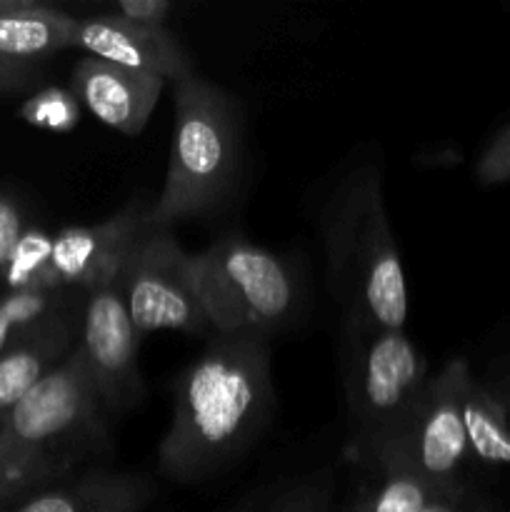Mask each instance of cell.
<instances>
[{"label":"cell","instance_id":"7402d4cb","mask_svg":"<svg viewBox=\"0 0 510 512\" xmlns=\"http://www.w3.org/2000/svg\"><path fill=\"white\" fill-rule=\"evenodd\" d=\"M173 13L175 5L170 0H120L110 5V15H118L130 23L160 25V28H168Z\"/></svg>","mask_w":510,"mask_h":512},{"label":"cell","instance_id":"5bb4252c","mask_svg":"<svg viewBox=\"0 0 510 512\" xmlns=\"http://www.w3.org/2000/svg\"><path fill=\"white\" fill-rule=\"evenodd\" d=\"M83 305L55 315L30 338L0 355V415L23 400L45 375L65 363L78 348Z\"/></svg>","mask_w":510,"mask_h":512},{"label":"cell","instance_id":"cb8c5ba5","mask_svg":"<svg viewBox=\"0 0 510 512\" xmlns=\"http://www.w3.org/2000/svg\"><path fill=\"white\" fill-rule=\"evenodd\" d=\"M418 512H488L470 490H433Z\"/></svg>","mask_w":510,"mask_h":512},{"label":"cell","instance_id":"3957f363","mask_svg":"<svg viewBox=\"0 0 510 512\" xmlns=\"http://www.w3.org/2000/svg\"><path fill=\"white\" fill-rule=\"evenodd\" d=\"M108 408L78 348L0 420V510L68 478L108 443Z\"/></svg>","mask_w":510,"mask_h":512},{"label":"cell","instance_id":"484cf974","mask_svg":"<svg viewBox=\"0 0 510 512\" xmlns=\"http://www.w3.org/2000/svg\"><path fill=\"white\" fill-rule=\"evenodd\" d=\"M33 3V0H0V15L3 13H10V10L15 8H23V5Z\"/></svg>","mask_w":510,"mask_h":512},{"label":"cell","instance_id":"ac0fdd59","mask_svg":"<svg viewBox=\"0 0 510 512\" xmlns=\"http://www.w3.org/2000/svg\"><path fill=\"white\" fill-rule=\"evenodd\" d=\"M8 293H55L65 290L53 265V235L40 228H25L8 265L0 273Z\"/></svg>","mask_w":510,"mask_h":512},{"label":"cell","instance_id":"7a4b0ae2","mask_svg":"<svg viewBox=\"0 0 510 512\" xmlns=\"http://www.w3.org/2000/svg\"><path fill=\"white\" fill-rule=\"evenodd\" d=\"M320 238L328 288L343 323L405 330L408 285L378 163L358 165L338 180L320 208Z\"/></svg>","mask_w":510,"mask_h":512},{"label":"cell","instance_id":"52a82bcc","mask_svg":"<svg viewBox=\"0 0 510 512\" xmlns=\"http://www.w3.org/2000/svg\"><path fill=\"white\" fill-rule=\"evenodd\" d=\"M468 373V360H448L443 370L428 380L393 440L368 460L370 470H405L435 488L470 490L463 473L473 458L460 408V393Z\"/></svg>","mask_w":510,"mask_h":512},{"label":"cell","instance_id":"9a60e30c","mask_svg":"<svg viewBox=\"0 0 510 512\" xmlns=\"http://www.w3.org/2000/svg\"><path fill=\"white\" fill-rule=\"evenodd\" d=\"M78 18L40 3H28L0 15V58L38 63L73 48Z\"/></svg>","mask_w":510,"mask_h":512},{"label":"cell","instance_id":"2e32d148","mask_svg":"<svg viewBox=\"0 0 510 512\" xmlns=\"http://www.w3.org/2000/svg\"><path fill=\"white\" fill-rule=\"evenodd\" d=\"M460 408L470 458L488 468H510V413L500 393H493L468 373L460 393Z\"/></svg>","mask_w":510,"mask_h":512},{"label":"cell","instance_id":"8fae6325","mask_svg":"<svg viewBox=\"0 0 510 512\" xmlns=\"http://www.w3.org/2000/svg\"><path fill=\"white\" fill-rule=\"evenodd\" d=\"M73 48L123 68L160 75L168 83L195 73L193 58L168 28L130 23L110 13L78 18Z\"/></svg>","mask_w":510,"mask_h":512},{"label":"cell","instance_id":"f1b7e54d","mask_svg":"<svg viewBox=\"0 0 510 512\" xmlns=\"http://www.w3.org/2000/svg\"><path fill=\"white\" fill-rule=\"evenodd\" d=\"M0 420H3V415H0Z\"/></svg>","mask_w":510,"mask_h":512},{"label":"cell","instance_id":"4fadbf2b","mask_svg":"<svg viewBox=\"0 0 510 512\" xmlns=\"http://www.w3.org/2000/svg\"><path fill=\"white\" fill-rule=\"evenodd\" d=\"M155 485L143 473L88 470L38 490L8 512H145Z\"/></svg>","mask_w":510,"mask_h":512},{"label":"cell","instance_id":"d4e9b609","mask_svg":"<svg viewBox=\"0 0 510 512\" xmlns=\"http://www.w3.org/2000/svg\"><path fill=\"white\" fill-rule=\"evenodd\" d=\"M38 78L40 70L35 63L0 58V93H20V90L35 85Z\"/></svg>","mask_w":510,"mask_h":512},{"label":"cell","instance_id":"6da1fadb","mask_svg":"<svg viewBox=\"0 0 510 512\" xmlns=\"http://www.w3.org/2000/svg\"><path fill=\"white\" fill-rule=\"evenodd\" d=\"M273 373L265 335H213L183 370L173 418L158 445L165 478L195 485L245 453L273 410Z\"/></svg>","mask_w":510,"mask_h":512},{"label":"cell","instance_id":"44dd1931","mask_svg":"<svg viewBox=\"0 0 510 512\" xmlns=\"http://www.w3.org/2000/svg\"><path fill=\"white\" fill-rule=\"evenodd\" d=\"M475 175L485 185L510 183V125H505L490 140V145L483 150L478 165H475Z\"/></svg>","mask_w":510,"mask_h":512},{"label":"cell","instance_id":"ffe728a7","mask_svg":"<svg viewBox=\"0 0 510 512\" xmlns=\"http://www.w3.org/2000/svg\"><path fill=\"white\" fill-rule=\"evenodd\" d=\"M20 115L38 128L73 130L80 120V103L70 90L45 88L25 100Z\"/></svg>","mask_w":510,"mask_h":512},{"label":"cell","instance_id":"9c48e42d","mask_svg":"<svg viewBox=\"0 0 510 512\" xmlns=\"http://www.w3.org/2000/svg\"><path fill=\"white\" fill-rule=\"evenodd\" d=\"M138 348L140 333L118 283L90 293L80 320L78 353L108 413L133 408L143 398Z\"/></svg>","mask_w":510,"mask_h":512},{"label":"cell","instance_id":"5b68a950","mask_svg":"<svg viewBox=\"0 0 510 512\" xmlns=\"http://www.w3.org/2000/svg\"><path fill=\"white\" fill-rule=\"evenodd\" d=\"M200 308L213 335H265L290 323L300 285L288 260L240 233L220 235L193 255Z\"/></svg>","mask_w":510,"mask_h":512},{"label":"cell","instance_id":"7c38bea8","mask_svg":"<svg viewBox=\"0 0 510 512\" xmlns=\"http://www.w3.org/2000/svg\"><path fill=\"white\" fill-rule=\"evenodd\" d=\"M168 80L85 55L70 73V93L108 128L140 135Z\"/></svg>","mask_w":510,"mask_h":512},{"label":"cell","instance_id":"d6986e66","mask_svg":"<svg viewBox=\"0 0 510 512\" xmlns=\"http://www.w3.org/2000/svg\"><path fill=\"white\" fill-rule=\"evenodd\" d=\"M333 503V478L328 470L305 475L275 490L270 498L255 500L235 512H330Z\"/></svg>","mask_w":510,"mask_h":512},{"label":"cell","instance_id":"30bf717a","mask_svg":"<svg viewBox=\"0 0 510 512\" xmlns=\"http://www.w3.org/2000/svg\"><path fill=\"white\" fill-rule=\"evenodd\" d=\"M150 203L135 200L95 225H70L53 235V265L63 288L90 295L120 280L130 255L153 230Z\"/></svg>","mask_w":510,"mask_h":512},{"label":"cell","instance_id":"83f0119b","mask_svg":"<svg viewBox=\"0 0 510 512\" xmlns=\"http://www.w3.org/2000/svg\"><path fill=\"white\" fill-rule=\"evenodd\" d=\"M8 510H10V508H3V510H0V512H8Z\"/></svg>","mask_w":510,"mask_h":512},{"label":"cell","instance_id":"ba28073f","mask_svg":"<svg viewBox=\"0 0 510 512\" xmlns=\"http://www.w3.org/2000/svg\"><path fill=\"white\" fill-rule=\"evenodd\" d=\"M125 308L140 335L155 330L208 333L193 280V255L170 228H153L130 255L118 280Z\"/></svg>","mask_w":510,"mask_h":512},{"label":"cell","instance_id":"603a6c76","mask_svg":"<svg viewBox=\"0 0 510 512\" xmlns=\"http://www.w3.org/2000/svg\"><path fill=\"white\" fill-rule=\"evenodd\" d=\"M25 233V220L23 208L18 200L8 193H0V273L8 265L10 255H13L15 245L23 238Z\"/></svg>","mask_w":510,"mask_h":512},{"label":"cell","instance_id":"277c9868","mask_svg":"<svg viewBox=\"0 0 510 512\" xmlns=\"http://www.w3.org/2000/svg\"><path fill=\"white\" fill-rule=\"evenodd\" d=\"M175 125L163 190L150 223L170 228L208 215L228 198L240 165V120L223 88L190 73L173 80Z\"/></svg>","mask_w":510,"mask_h":512},{"label":"cell","instance_id":"8992f818","mask_svg":"<svg viewBox=\"0 0 510 512\" xmlns=\"http://www.w3.org/2000/svg\"><path fill=\"white\" fill-rule=\"evenodd\" d=\"M343 388L365 460L393 440L428 385V360L405 330L343 323Z\"/></svg>","mask_w":510,"mask_h":512},{"label":"cell","instance_id":"4316f807","mask_svg":"<svg viewBox=\"0 0 510 512\" xmlns=\"http://www.w3.org/2000/svg\"><path fill=\"white\" fill-rule=\"evenodd\" d=\"M500 398H503V403H505V408H508V413H510V390L505 395H500Z\"/></svg>","mask_w":510,"mask_h":512},{"label":"cell","instance_id":"e0dca14e","mask_svg":"<svg viewBox=\"0 0 510 512\" xmlns=\"http://www.w3.org/2000/svg\"><path fill=\"white\" fill-rule=\"evenodd\" d=\"M88 295L80 290L55 293H8L0 298V355L8 353L25 338L43 328L55 315L85 303Z\"/></svg>","mask_w":510,"mask_h":512}]
</instances>
